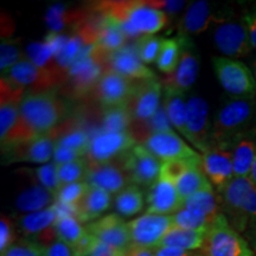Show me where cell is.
<instances>
[{
    "label": "cell",
    "instance_id": "16",
    "mask_svg": "<svg viewBox=\"0 0 256 256\" xmlns=\"http://www.w3.org/2000/svg\"><path fill=\"white\" fill-rule=\"evenodd\" d=\"M214 40L220 52L232 58L246 57L252 49L248 28L238 22H226L216 28Z\"/></svg>",
    "mask_w": 256,
    "mask_h": 256
},
{
    "label": "cell",
    "instance_id": "36",
    "mask_svg": "<svg viewBox=\"0 0 256 256\" xmlns=\"http://www.w3.org/2000/svg\"><path fill=\"white\" fill-rule=\"evenodd\" d=\"M182 54V40L177 36L174 38H164L162 50L156 60V68L166 75H174L178 68Z\"/></svg>",
    "mask_w": 256,
    "mask_h": 256
},
{
    "label": "cell",
    "instance_id": "8",
    "mask_svg": "<svg viewBox=\"0 0 256 256\" xmlns=\"http://www.w3.org/2000/svg\"><path fill=\"white\" fill-rule=\"evenodd\" d=\"M130 132H104L101 130L92 136L87 160L90 162H110L126 154L136 145Z\"/></svg>",
    "mask_w": 256,
    "mask_h": 256
},
{
    "label": "cell",
    "instance_id": "10",
    "mask_svg": "<svg viewBox=\"0 0 256 256\" xmlns=\"http://www.w3.org/2000/svg\"><path fill=\"white\" fill-rule=\"evenodd\" d=\"M188 140L202 154L211 150V130L209 106L204 98L194 96L186 102Z\"/></svg>",
    "mask_w": 256,
    "mask_h": 256
},
{
    "label": "cell",
    "instance_id": "7",
    "mask_svg": "<svg viewBox=\"0 0 256 256\" xmlns=\"http://www.w3.org/2000/svg\"><path fill=\"white\" fill-rule=\"evenodd\" d=\"M23 98H0V142L2 152L19 142L34 139L25 126L20 115V102Z\"/></svg>",
    "mask_w": 256,
    "mask_h": 256
},
{
    "label": "cell",
    "instance_id": "53",
    "mask_svg": "<svg viewBox=\"0 0 256 256\" xmlns=\"http://www.w3.org/2000/svg\"><path fill=\"white\" fill-rule=\"evenodd\" d=\"M243 23L246 24V26L248 28L252 46L256 49V12H250V14H244Z\"/></svg>",
    "mask_w": 256,
    "mask_h": 256
},
{
    "label": "cell",
    "instance_id": "27",
    "mask_svg": "<svg viewBox=\"0 0 256 256\" xmlns=\"http://www.w3.org/2000/svg\"><path fill=\"white\" fill-rule=\"evenodd\" d=\"M112 204V194L102 188L89 186V190L83 197L78 206V220L81 223H88L100 217L110 209Z\"/></svg>",
    "mask_w": 256,
    "mask_h": 256
},
{
    "label": "cell",
    "instance_id": "18",
    "mask_svg": "<svg viewBox=\"0 0 256 256\" xmlns=\"http://www.w3.org/2000/svg\"><path fill=\"white\" fill-rule=\"evenodd\" d=\"M182 40V54L178 68L174 75L165 80V87L184 92L192 87L200 74V55L192 44L190 36L178 34Z\"/></svg>",
    "mask_w": 256,
    "mask_h": 256
},
{
    "label": "cell",
    "instance_id": "34",
    "mask_svg": "<svg viewBox=\"0 0 256 256\" xmlns=\"http://www.w3.org/2000/svg\"><path fill=\"white\" fill-rule=\"evenodd\" d=\"M57 214L52 206L22 217L19 226L25 235H40L55 226Z\"/></svg>",
    "mask_w": 256,
    "mask_h": 256
},
{
    "label": "cell",
    "instance_id": "2",
    "mask_svg": "<svg viewBox=\"0 0 256 256\" xmlns=\"http://www.w3.org/2000/svg\"><path fill=\"white\" fill-rule=\"evenodd\" d=\"M69 114V106L56 88L28 92L20 102V115L34 136L51 133Z\"/></svg>",
    "mask_w": 256,
    "mask_h": 256
},
{
    "label": "cell",
    "instance_id": "24",
    "mask_svg": "<svg viewBox=\"0 0 256 256\" xmlns=\"http://www.w3.org/2000/svg\"><path fill=\"white\" fill-rule=\"evenodd\" d=\"M92 8H69L64 4L51 5L46 11L44 20L50 28V32L60 34L66 28L75 30L78 25L87 22L92 17Z\"/></svg>",
    "mask_w": 256,
    "mask_h": 256
},
{
    "label": "cell",
    "instance_id": "45",
    "mask_svg": "<svg viewBox=\"0 0 256 256\" xmlns=\"http://www.w3.org/2000/svg\"><path fill=\"white\" fill-rule=\"evenodd\" d=\"M89 185L86 182H78V183H72L63 185L57 192V200L62 202L66 204H74L78 206L86 196L87 191L89 190Z\"/></svg>",
    "mask_w": 256,
    "mask_h": 256
},
{
    "label": "cell",
    "instance_id": "47",
    "mask_svg": "<svg viewBox=\"0 0 256 256\" xmlns=\"http://www.w3.org/2000/svg\"><path fill=\"white\" fill-rule=\"evenodd\" d=\"M14 230L12 222L6 216H2L0 220V252L4 254L14 244Z\"/></svg>",
    "mask_w": 256,
    "mask_h": 256
},
{
    "label": "cell",
    "instance_id": "40",
    "mask_svg": "<svg viewBox=\"0 0 256 256\" xmlns=\"http://www.w3.org/2000/svg\"><path fill=\"white\" fill-rule=\"evenodd\" d=\"M92 136H89L84 130L78 127H70L60 130L57 128L56 146L66 147V148L80 150V151H89Z\"/></svg>",
    "mask_w": 256,
    "mask_h": 256
},
{
    "label": "cell",
    "instance_id": "37",
    "mask_svg": "<svg viewBox=\"0 0 256 256\" xmlns=\"http://www.w3.org/2000/svg\"><path fill=\"white\" fill-rule=\"evenodd\" d=\"M185 209L194 211L198 215L208 216L210 218H215L218 215V202L214 194V188L204 190L192 194L184 200Z\"/></svg>",
    "mask_w": 256,
    "mask_h": 256
},
{
    "label": "cell",
    "instance_id": "39",
    "mask_svg": "<svg viewBox=\"0 0 256 256\" xmlns=\"http://www.w3.org/2000/svg\"><path fill=\"white\" fill-rule=\"evenodd\" d=\"M172 218H174V226H178V228L188 230H197V232H209L211 224L215 220V218H210V217L208 216L198 215V214L185 209V208L179 210L178 212H176L174 215L172 216Z\"/></svg>",
    "mask_w": 256,
    "mask_h": 256
},
{
    "label": "cell",
    "instance_id": "35",
    "mask_svg": "<svg viewBox=\"0 0 256 256\" xmlns=\"http://www.w3.org/2000/svg\"><path fill=\"white\" fill-rule=\"evenodd\" d=\"M145 206L144 192L136 185H128L116 194L114 202L115 210L119 215L130 217L136 215Z\"/></svg>",
    "mask_w": 256,
    "mask_h": 256
},
{
    "label": "cell",
    "instance_id": "13",
    "mask_svg": "<svg viewBox=\"0 0 256 256\" xmlns=\"http://www.w3.org/2000/svg\"><path fill=\"white\" fill-rule=\"evenodd\" d=\"M2 78H5L14 87L23 89L25 92L46 90L56 88V86L60 84L58 80L52 74L37 66L28 57L16 64Z\"/></svg>",
    "mask_w": 256,
    "mask_h": 256
},
{
    "label": "cell",
    "instance_id": "23",
    "mask_svg": "<svg viewBox=\"0 0 256 256\" xmlns=\"http://www.w3.org/2000/svg\"><path fill=\"white\" fill-rule=\"evenodd\" d=\"M202 166L211 185L222 192L228 186L234 176L232 153L229 150H210L202 154Z\"/></svg>",
    "mask_w": 256,
    "mask_h": 256
},
{
    "label": "cell",
    "instance_id": "44",
    "mask_svg": "<svg viewBox=\"0 0 256 256\" xmlns=\"http://www.w3.org/2000/svg\"><path fill=\"white\" fill-rule=\"evenodd\" d=\"M34 177L42 186H44L48 190H50L54 194H56L60 191V179H58V165L55 162H48L44 164L40 168L34 170Z\"/></svg>",
    "mask_w": 256,
    "mask_h": 256
},
{
    "label": "cell",
    "instance_id": "52",
    "mask_svg": "<svg viewBox=\"0 0 256 256\" xmlns=\"http://www.w3.org/2000/svg\"><path fill=\"white\" fill-rule=\"evenodd\" d=\"M57 214V220L66 218V217H74L78 220V206L74 204H66L62 202L56 200V203L52 206Z\"/></svg>",
    "mask_w": 256,
    "mask_h": 256
},
{
    "label": "cell",
    "instance_id": "31",
    "mask_svg": "<svg viewBox=\"0 0 256 256\" xmlns=\"http://www.w3.org/2000/svg\"><path fill=\"white\" fill-rule=\"evenodd\" d=\"M206 232L197 230L182 229L178 226H172L168 232L159 242L158 247H174L183 250H194L202 248L206 241Z\"/></svg>",
    "mask_w": 256,
    "mask_h": 256
},
{
    "label": "cell",
    "instance_id": "20",
    "mask_svg": "<svg viewBox=\"0 0 256 256\" xmlns=\"http://www.w3.org/2000/svg\"><path fill=\"white\" fill-rule=\"evenodd\" d=\"M146 214L166 215L176 214L184 208V200L179 194L176 183L168 176L160 174L156 183L150 188L147 194Z\"/></svg>",
    "mask_w": 256,
    "mask_h": 256
},
{
    "label": "cell",
    "instance_id": "25",
    "mask_svg": "<svg viewBox=\"0 0 256 256\" xmlns=\"http://www.w3.org/2000/svg\"><path fill=\"white\" fill-rule=\"evenodd\" d=\"M254 186L249 178H234L228 186L220 194L222 204L226 212L234 218V223L240 230L244 229L246 224L242 218L243 204L248 192Z\"/></svg>",
    "mask_w": 256,
    "mask_h": 256
},
{
    "label": "cell",
    "instance_id": "17",
    "mask_svg": "<svg viewBox=\"0 0 256 256\" xmlns=\"http://www.w3.org/2000/svg\"><path fill=\"white\" fill-rule=\"evenodd\" d=\"M136 82L134 80L108 70L104 74L92 92L95 100L104 108L127 104L134 92Z\"/></svg>",
    "mask_w": 256,
    "mask_h": 256
},
{
    "label": "cell",
    "instance_id": "9",
    "mask_svg": "<svg viewBox=\"0 0 256 256\" xmlns=\"http://www.w3.org/2000/svg\"><path fill=\"white\" fill-rule=\"evenodd\" d=\"M57 140V128L51 133L44 134L19 142L11 148L2 152V160L6 164L12 162H34L44 164L54 158Z\"/></svg>",
    "mask_w": 256,
    "mask_h": 256
},
{
    "label": "cell",
    "instance_id": "51",
    "mask_svg": "<svg viewBox=\"0 0 256 256\" xmlns=\"http://www.w3.org/2000/svg\"><path fill=\"white\" fill-rule=\"evenodd\" d=\"M150 4H151L153 8L160 10V11L165 12L168 16H172V14H178L179 11H180L182 8H184L185 5H186V2H160V0H154V2H148Z\"/></svg>",
    "mask_w": 256,
    "mask_h": 256
},
{
    "label": "cell",
    "instance_id": "50",
    "mask_svg": "<svg viewBox=\"0 0 256 256\" xmlns=\"http://www.w3.org/2000/svg\"><path fill=\"white\" fill-rule=\"evenodd\" d=\"M46 256H76L74 249L66 242L56 240L50 246L46 247Z\"/></svg>",
    "mask_w": 256,
    "mask_h": 256
},
{
    "label": "cell",
    "instance_id": "41",
    "mask_svg": "<svg viewBox=\"0 0 256 256\" xmlns=\"http://www.w3.org/2000/svg\"><path fill=\"white\" fill-rule=\"evenodd\" d=\"M88 171L87 158H81L74 162L58 165V179L60 186L66 184L84 182Z\"/></svg>",
    "mask_w": 256,
    "mask_h": 256
},
{
    "label": "cell",
    "instance_id": "42",
    "mask_svg": "<svg viewBox=\"0 0 256 256\" xmlns=\"http://www.w3.org/2000/svg\"><path fill=\"white\" fill-rule=\"evenodd\" d=\"M164 38L159 36H142L134 44L140 58L145 64H152L158 60Z\"/></svg>",
    "mask_w": 256,
    "mask_h": 256
},
{
    "label": "cell",
    "instance_id": "14",
    "mask_svg": "<svg viewBox=\"0 0 256 256\" xmlns=\"http://www.w3.org/2000/svg\"><path fill=\"white\" fill-rule=\"evenodd\" d=\"M162 83L156 78L136 82L133 94L127 102V107L132 113L134 121L144 122L154 116L162 104Z\"/></svg>",
    "mask_w": 256,
    "mask_h": 256
},
{
    "label": "cell",
    "instance_id": "60",
    "mask_svg": "<svg viewBox=\"0 0 256 256\" xmlns=\"http://www.w3.org/2000/svg\"><path fill=\"white\" fill-rule=\"evenodd\" d=\"M185 256H206V255H203V254H194V252H188V254L185 255Z\"/></svg>",
    "mask_w": 256,
    "mask_h": 256
},
{
    "label": "cell",
    "instance_id": "55",
    "mask_svg": "<svg viewBox=\"0 0 256 256\" xmlns=\"http://www.w3.org/2000/svg\"><path fill=\"white\" fill-rule=\"evenodd\" d=\"M156 256H185L188 252L183 249L174 248V247H159L154 248Z\"/></svg>",
    "mask_w": 256,
    "mask_h": 256
},
{
    "label": "cell",
    "instance_id": "32",
    "mask_svg": "<svg viewBox=\"0 0 256 256\" xmlns=\"http://www.w3.org/2000/svg\"><path fill=\"white\" fill-rule=\"evenodd\" d=\"M98 14V18H100L96 46H98L100 50L104 51V52L110 54V52H114V51L119 50L121 48L126 46V40L128 38L126 37V34H124V31L121 30V28L118 26L114 22H112L110 19L102 17V16L98 14Z\"/></svg>",
    "mask_w": 256,
    "mask_h": 256
},
{
    "label": "cell",
    "instance_id": "3",
    "mask_svg": "<svg viewBox=\"0 0 256 256\" xmlns=\"http://www.w3.org/2000/svg\"><path fill=\"white\" fill-rule=\"evenodd\" d=\"M256 114L255 98H235L217 112L211 130V150H229L248 136Z\"/></svg>",
    "mask_w": 256,
    "mask_h": 256
},
{
    "label": "cell",
    "instance_id": "5",
    "mask_svg": "<svg viewBox=\"0 0 256 256\" xmlns=\"http://www.w3.org/2000/svg\"><path fill=\"white\" fill-rule=\"evenodd\" d=\"M206 256H252L247 241L230 226L226 215L218 214L206 232L203 244Z\"/></svg>",
    "mask_w": 256,
    "mask_h": 256
},
{
    "label": "cell",
    "instance_id": "61",
    "mask_svg": "<svg viewBox=\"0 0 256 256\" xmlns=\"http://www.w3.org/2000/svg\"><path fill=\"white\" fill-rule=\"evenodd\" d=\"M119 256H130V255H128V252H121V254H119Z\"/></svg>",
    "mask_w": 256,
    "mask_h": 256
},
{
    "label": "cell",
    "instance_id": "11",
    "mask_svg": "<svg viewBox=\"0 0 256 256\" xmlns=\"http://www.w3.org/2000/svg\"><path fill=\"white\" fill-rule=\"evenodd\" d=\"M174 226L172 216L145 214L128 223L132 246L142 248H156L159 242Z\"/></svg>",
    "mask_w": 256,
    "mask_h": 256
},
{
    "label": "cell",
    "instance_id": "62",
    "mask_svg": "<svg viewBox=\"0 0 256 256\" xmlns=\"http://www.w3.org/2000/svg\"><path fill=\"white\" fill-rule=\"evenodd\" d=\"M42 256H46V252H44V254H43V255H42Z\"/></svg>",
    "mask_w": 256,
    "mask_h": 256
},
{
    "label": "cell",
    "instance_id": "28",
    "mask_svg": "<svg viewBox=\"0 0 256 256\" xmlns=\"http://www.w3.org/2000/svg\"><path fill=\"white\" fill-rule=\"evenodd\" d=\"M56 194L40 184H34L18 194L16 208L22 212H36L52 206L56 203Z\"/></svg>",
    "mask_w": 256,
    "mask_h": 256
},
{
    "label": "cell",
    "instance_id": "48",
    "mask_svg": "<svg viewBox=\"0 0 256 256\" xmlns=\"http://www.w3.org/2000/svg\"><path fill=\"white\" fill-rule=\"evenodd\" d=\"M88 153L84 151H80V150L66 148V147H55V153H54V162L57 165L66 164V162H74V160L81 159L83 156H87Z\"/></svg>",
    "mask_w": 256,
    "mask_h": 256
},
{
    "label": "cell",
    "instance_id": "54",
    "mask_svg": "<svg viewBox=\"0 0 256 256\" xmlns=\"http://www.w3.org/2000/svg\"><path fill=\"white\" fill-rule=\"evenodd\" d=\"M121 252H116L115 249H113L110 246L104 244V243L98 242L96 244V247L92 252L89 256H119Z\"/></svg>",
    "mask_w": 256,
    "mask_h": 256
},
{
    "label": "cell",
    "instance_id": "29",
    "mask_svg": "<svg viewBox=\"0 0 256 256\" xmlns=\"http://www.w3.org/2000/svg\"><path fill=\"white\" fill-rule=\"evenodd\" d=\"M164 104L168 119L172 126L188 140L186 127V104L184 100V92L174 90V89L164 87Z\"/></svg>",
    "mask_w": 256,
    "mask_h": 256
},
{
    "label": "cell",
    "instance_id": "38",
    "mask_svg": "<svg viewBox=\"0 0 256 256\" xmlns=\"http://www.w3.org/2000/svg\"><path fill=\"white\" fill-rule=\"evenodd\" d=\"M54 229H55L57 240L66 242L72 248L75 247L87 232L86 226H82L81 222L74 217L57 220Z\"/></svg>",
    "mask_w": 256,
    "mask_h": 256
},
{
    "label": "cell",
    "instance_id": "4",
    "mask_svg": "<svg viewBox=\"0 0 256 256\" xmlns=\"http://www.w3.org/2000/svg\"><path fill=\"white\" fill-rule=\"evenodd\" d=\"M212 66L222 88L235 98H255L256 80L243 62L228 57H214Z\"/></svg>",
    "mask_w": 256,
    "mask_h": 256
},
{
    "label": "cell",
    "instance_id": "12",
    "mask_svg": "<svg viewBox=\"0 0 256 256\" xmlns=\"http://www.w3.org/2000/svg\"><path fill=\"white\" fill-rule=\"evenodd\" d=\"M86 230L98 242L110 246L119 252H126L132 246L128 223L116 214H110L88 223Z\"/></svg>",
    "mask_w": 256,
    "mask_h": 256
},
{
    "label": "cell",
    "instance_id": "33",
    "mask_svg": "<svg viewBox=\"0 0 256 256\" xmlns=\"http://www.w3.org/2000/svg\"><path fill=\"white\" fill-rule=\"evenodd\" d=\"M133 122V115L127 104L106 107L102 110V130L104 132H130Z\"/></svg>",
    "mask_w": 256,
    "mask_h": 256
},
{
    "label": "cell",
    "instance_id": "49",
    "mask_svg": "<svg viewBox=\"0 0 256 256\" xmlns=\"http://www.w3.org/2000/svg\"><path fill=\"white\" fill-rule=\"evenodd\" d=\"M98 243V240L87 232L86 235L81 238V241H80L75 247H72V249L74 252H75L76 256H89L95 249Z\"/></svg>",
    "mask_w": 256,
    "mask_h": 256
},
{
    "label": "cell",
    "instance_id": "6",
    "mask_svg": "<svg viewBox=\"0 0 256 256\" xmlns=\"http://www.w3.org/2000/svg\"><path fill=\"white\" fill-rule=\"evenodd\" d=\"M119 159L132 185L151 188L160 177L162 162L142 144H136Z\"/></svg>",
    "mask_w": 256,
    "mask_h": 256
},
{
    "label": "cell",
    "instance_id": "19",
    "mask_svg": "<svg viewBox=\"0 0 256 256\" xmlns=\"http://www.w3.org/2000/svg\"><path fill=\"white\" fill-rule=\"evenodd\" d=\"M142 145L146 146L160 162L198 158L202 154L191 148L174 130L154 133L148 136Z\"/></svg>",
    "mask_w": 256,
    "mask_h": 256
},
{
    "label": "cell",
    "instance_id": "15",
    "mask_svg": "<svg viewBox=\"0 0 256 256\" xmlns=\"http://www.w3.org/2000/svg\"><path fill=\"white\" fill-rule=\"evenodd\" d=\"M230 14L224 11H217L215 6L209 2H194L188 6L185 11V14L182 18L178 25V34L190 36L198 34L200 32L208 30L212 23H226L229 22Z\"/></svg>",
    "mask_w": 256,
    "mask_h": 256
},
{
    "label": "cell",
    "instance_id": "30",
    "mask_svg": "<svg viewBox=\"0 0 256 256\" xmlns=\"http://www.w3.org/2000/svg\"><path fill=\"white\" fill-rule=\"evenodd\" d=\"M235 178H249L256 156V142L249 136H243L232 150Z\"/></svg>",
    "mask_w": 256,
    "mask_h": 256
},
{
    "label": "cell",
    "instance_id": "46",
    "mask_svg": "<svg viewBox=\"0 0 256 256\" xmlns=\"http://www.w3.org/2000/svg\"><path fill=\"white\" fill-rule=\"evenodd\" d=\"M44 252H46V246L23 240L14 243L2 256H42Z\"/></svg>",
    "mask_w": 256,
    "mask_h": 256
},
{
    "label": "cell",
    "instance_id": "21",
    "mask_svg": "<svg viewBox=\"0 0 256 256\" xmlns=\"http://www.w3.org/2000/svg\"><path fill=\"white\" fill-rule=\"evenodd\" d=\"M106 68L134 81L156 78L154 72L147 68L146 64L138 55L134 46H124L114 52L107 54Z\"/></svg>",
    "mask_w": 256,
    "mask_h": 256
},
{
    "label": "cell",
    "instance_id": "26",
    "mask_svg": "<svg viewBox=\"0 0 256 256\" xmlns=\"http://www.w3.org/2000/svg\"><path fill=\"white\" fill-rule=\"evenodd\" d=\"M176 186L178 188L179 194L183 198V200H186L192 194L204 190H211L212 185L208 179L206 174H204L203 166L200 162H194L185 168L178 178L174 180Z\"/></svg>",
    "mask_w": 256,
    "mask_h": 256
},
{
    "label": "cell",
    "instance_id": "57",
    "mask_svg": "<svg viewBox=\"0 0 256 256\" xmlns=\"http://www.w3.org/2000/svg\"><path fill=\"white\" fill-rule=\"evenodd\" d=\"M249 179H250V182L254 184V186L256 188V156H255V160H254V165H252L250 174H249Z\"/></svg>",
    "mask_w": 256,
    "mask_h": 256
},
{
    "label": "cell",
    "instance_id": "43",
    "mask_svg": "<svg viewBox=\"0 0 256 256\" xmlns=\"http://www.w3.org/2000/svg\"><path fill=\"white\" fill-rule=\"evenodd\" d=\"M25 57L26 56L20 52L14 40H2V44H0V72H2V78L14 68L16 64L24 60Z\"/></svg>",
    "mask_w": 256,
    "mask_h": 256
},
{
    "label": "cell",
    "instance_id": "56",
    "mask_svg": "<svg viewBox=\"0 0 256 256\" xmlns=\"http://www.w3.org/2000/svg\"><path fill=\"white\" fill-rule=\"evenodd\" d=\"M127 252L130 256H156V250L153 248H142L136 246H130Z\"/></svg>",
    "mask_w": 256,
    "mask_h": 256
},
{
    "label": "cell",
    "instance_id": "1",
    "mask_svg": "<svg viewBox=\"0 0 256 256\" xmlns=\"http://www.w3.org/2000/svg\"><path fill=\"white\" fill-rule=\"evenodd\" d=\"M96 14L114 22L127 38L152 36L168 23L165 12L140 0H107L92 2Z\"/></svg>",
    "mask_w": 256,
    "mask_h": 256
},
{
    "label": "cell",
    "instance_id": "58",
    "mask_svg": "<svg viewBox=\"0 0 256 256\" xmlns=\"http://www.w3.org/2000/svg\"><path fill=\"white\" fill-rule=\"evenodd\" d=\"M248 136L252 138V139L256 140V114H255V118H254V121H252V128L250 130H249Z\"/></svg>",
    "mask_w": 256,
    "mask_h": 256
},
{
    "label": "cell",
    "instance_id": "59",
    "mask_svg": "<svg viewBox=\"0 0 256 256\" xmlns=\"http://www.w3.org/2000/svg\"><path fill=\"white\" fill-rule=\"evenodd\" d=\"M252 74H254V78L256 80V58L254 60V66H252Z\"/></svg>",
    "mask_w": 256,
    "mask_h": 256
},
{
    "label": "cell",
    "instance_id": "22",
    "mask_svg": "<svg viewBox=\"0 0 256 256\" xmlns=\"http://www.w3.org/2000/svg\"><path fill=\"white\" fill-rule=\"evenodd\" d=\"M86 183L110 192V194L122 191L130 178L124 174L119 162H88V171L84 179Z\"/></svg>",
    "mask_w": 256,
    "mask_h": 256
}]
</instances>
